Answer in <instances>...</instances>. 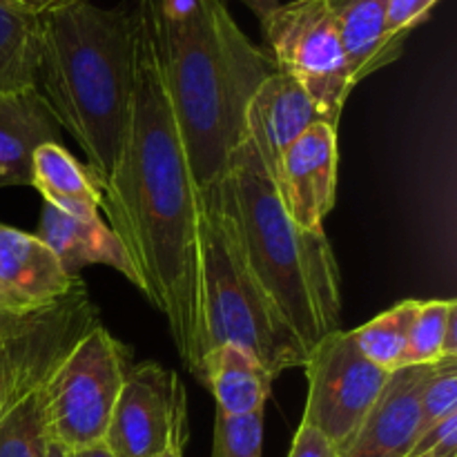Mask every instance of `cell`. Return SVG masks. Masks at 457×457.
Instances as JSON below:
<instances>
[{
    "instance_id": "1",
    "label": "cell",
    "mask_w": 457,
    "mask_h": 457,
    "mask_svg": "<svg viewBox=\"0 0 457 457\" xmlns=\"http://www.w3.org/2000/svg\"><path fill=\"white\" fill-rule=\"evenodd\" d=\"M101 208L141 279V293L163 312L179 357L201 379L196 186L154 56L138 25L128 132L114 174L103 187Z\"/></svg>"
},
{
    "instance_id": "2",
    "label": "cell",
    "mask_w": 457,
    "mask_h": 457,
    "mask_svg": "<svg viewBox=\"0 0 457 457\" xmlns=\"http://www.w3.org/2000/svg\"><path fill=\"white\" fill-rule=\"evenodd\" d=\"M154 56L196 190L219 181L245 141V112L277 71L241 31L223 0H134Z\"/></svg>"
},
{
    "instance_id": "3",
    "label": "cell",
    "mask_w": 457,
    "mask_h": 457,
    "mask_svg": "<svg viewBox=\"0 0 457 457\" xmlns=\"http://www.w3.org/2000/svg\"><path fill=\"white\" fill-rule=\"evenodd\" d=\"M134 80V0L119 7L65 0L40 13L38 89L85 152L101 190L123 150Z\"/></svg>"
},
{
    "instance_id": "4",
    "label": "cell",
    "mask_w": 457,
    "mask_h": 457,
    "mask_svg": "<svg viewBox=\"0 0 457 457\" xmlns=\"http://www.w3.org/2000/svg\"><path fill=\"white\" fill-rule=\"evenodd\" d=\"M217 183L259 284L312 348L342 320V272L328 237L324 230H303L286 214L248 137Z\"/></svg>"
},
{
    "instance_id": "5",
    "label": "cell",
    "mask_w": 457,
    "mask_h": 457,
    "mask_svg": "<svg viewBox=\"0 0 457 457\" xmlns=\"http://www.w3.org/2000/svg\"><path fill=\"white\" fill-rule=\"evenodd\" d=\"M196 205L204 357L212 348L235 344L257 357L272 378L297 366L303 369L311 348L259 284L235 221L223 208L217 181L196 190Z\"/></svg>"
},
{
    "instance_id": "6",
    "label": "cell",
    "mask_w": 457,
    "mask_h": 457,
    "mask_svg": "<svg viewBox=\"0 0 457 457\" xmlns=\"http://www.w3.org/2000/svg\"><path fill=\"white\" fill-rule=\"evenodd\" d=\"M132 351L103 324L89 330L40 391L45 433L74 449L105 440Z\"/></svg>"
},
{
    "instance_id": "7",
    "label": "cell",
    "mask_w": 457,
    "mask_h": 457,
    "mask_svg": "<svg viewBox=\"0 0 457 457\" xmlns=\"http://www.w3.org/2000/svg\"><path fill=\"white\" fill-rule=\"evenodd\" d=\"M262 29L277 70L297 79L321 119L337 128L353 83L326 0L279 3L263 18Z\"/></svg>"
},
{
    "instance_id": "8",
    "label": "cell",
    "mask_w": 457,
    "mask_h": 457,
    "mask_svg": "<svg viewBox=\"0 0 457 457\" xmlns=\"http://www.w3.org/2000/svg\"><path fill=\"white\" fill-rule=\"evenodd\" d=\"M98 324L101 315L85 281L61 302L29 312L25 324L0 342V420L38 395L71 348Z\"/></svg>"
},
{
    "instance_id": "9",
    "label": "cell",
    "mask_w": 457,
    "mask_h": 457,
    "mask_svg": "<svg viewBox=\"0 0 457 457\" xmlns=\"http://www.w3.org/2000/svg\"><path fill=\"white\" fill-rule=\"evenodd\" d=\"M303 369L308 400L302 422L324 433L339 453L378 404L391 373L361 355L353 330L339 328L311 348Z\"/></svg>"
},
{
    "instance_id": "10",
    "label": "cell",
    "mask_w": 457,
    "mask_h": 457,
    "mask_svg": "<svg viewBox=\"0 0 457 457\" xmlns=\"http://www.w3.org/2000/svg\"><path fill=\"white\" fill-rule=\"evenodd\" d=\"M187 393L181 378L159 361L129 369L119 393L105 445L114 457H161L186 451Z\"/></svg>"
},
{
    "instance_id": "11",
    "label": "cell",
    "mask_w": 457,
    "mask_h": 457,
    "mask_svg": "<svg viewBox=\"0 0 457 457\" xmlns=\"http://www.w3.org/2000/svg\"><path fill=\"white\" fill-rule=\"evenodd\" d=\"M286 214L303 230H324L337 201V128L317 120L281 154L272 174Z\"/></svg>"
},
{
    "instance_id": "12",
    "label": "cell",
    "mask_w": 457,
    "mask_h": 457,
    "mask_svg": "<svg viewBox=\"0 0 457 457\" xmlns=\"http://www.w3.org/2000/svg\"><path fill=\"white\" fill-rule=\"evenodd\" d=\"M83 284L62 270L52 248L36 235L0 223V303L31 312L61 302Z\"/></svg>"
},
{
    "instance_id": "13",
    "label": "cell",
    "mask_w": 457,
    "mask_h": 457,
    "mask_svg": "<svg viewBox=\"0 0 457 457\" xmlns=\"http://www.w3.org/2000/svg\"><path fill=\"white\" fill-rule=\"evenodd\" d=\"M437 364L391 373L378 404L337 457H409L420 436V395Z\"/></svg>"
},
{
    "instance_id": "14",
    "label": "cell",
    "mask_w": 457,
    "mask_h": 457,
    "mask_svg": "<svg viewBox=\"0 0 457 457\" xmlns=\"http://www.w3.org/2000/svg\"><path fill=\"white\" fill-rule=\"evenodd\" d=\"M317 120L324 119L315 101L290 74L277 70L259 85L245 112V137L270 179L281 154Z\"/></svg>"
},
{
    "instance_id": "15",
    "label": "cell",
    "mask_w": 457,
    "mask_h": 457,
    "mask_svg": "<svg viewBox=\"0 0 457 457\" xmlns=\"http://www.w3.org/2000/svg\"><path fill=\"white\" fill-rule=\"evenodd\" d=\"M62 128L38 87L0 92V187L31 186L34 152L61 143Z\"/></svg>"
},
{
    "instance_id": "16",
    "label": "cell",
    "mask_w": 457,
    "mask_h": 457,
    "mask_svg": "<svg viewBox=\"0 0 457 457\" xmlns=\"http://www.w3.org/2000/svg\"><path fill=\"white\" fill-rule=\"evenodd\" d=\"M36 237L45 241L47 248H52L67 275L79 277V270L87 266H107L120 272L129 284L141 290V279H138L123 244L98 217H71L43 201Z\"/></svg>"
},
{
    "instance_id": "17",
    "label": "cell",
    "mask_w": 457,
    "mask_h": 457,
    "mask_svg": "<svg viewBox=\"0 0 457 457\" xmlns=\"http://www.w3.org/2000/svg\"><path fill=\"white\" fill-rule=\"evenodd\" d=\"M346 54L353 87L404 54L386 31L388 0H326Z\"/></svg>"
},
{
    "instance_id": "18",
    "label": "cell",
    "mask_w": 457,
    "mask_h": 457,
    "mask_svg": "<svg viewBox=\"0 0 457 457\" xmlns=\"http://www.w3.org/2000/svg\"><path fill=\"white\" fill-rule=\"evenodd\" d=\"M201 382L212 391L217 411L226 415H253L266 406L275 378L248 351L223 344L205 353Z\"/></svg>"
},
{
    "instance_id": "19",
    "label": "cell",
    "mask_w": 457,
    "mask_h": 457,
    "mask_svg": "<svg viewBox=\"0 0 457 457\" xmlns=\"http://www.w3.org/2000/svg\"><path fill=\"white\" fill-rule=\"evenodd\" d=\"M31 187L45 204L79 219H96L103 190L89 168H83L61 143H45L34 152Z\"/></svg>"
},
{
    "instance_id": "20",
    "label": "cell",
    "mask_w": 457,
    "mask_h": 457,
    "mask_svg": "<svg viewBox=\"0 0 457 457\" xmlns=\"http://www.w3.org/2000/svg\"><path fill=\"white\" fill-rule=\"evenodd\" d=\"M40 16L0 4V92L38 87Z\"/></svg>"
},
{
    "instance_id": "21",
    "label": "cell",
    "mask_w": 457,
    "mask_h": 457,
    "mask_svg": "<svg viewBox=\"0 0 457 457\" xmlns=\"http://www.w3.org/2000/svg\"><path fill=\"white\" fill-rule=\"evenodd\" d=\"M418 306V299H404L375 320L366 321L364 326L353 330V337H355L361 355L369 357L375 366H379L386 373L404 369L409 330Z\"/></svg>"
},
{
    "instance_id": "22",
    "label": "cell",
    "mask_w": 457,
    "mask_h": 457,
    "mask_svg": "<svg viewBox=\"0 0 457 457\" xmlns=\"http://www.w3.org/2000/svg\"><path fill=\"white\" fill-rule=\"evenodd\" d=\"M43 453L45 420L38 393L0 420V457H43Z\"/></svg>"
},
{
    "instance_id": "23",
    "label": "cell",
    "mask_w": 457,
    "mask_h": 457,
    "mask_svg": "<svg viewBox=\"0 0 457 457\" xmlns=\"http://www.w3.org/2000/svg\"><path fill=\"white\" fill-rule=\"evenodd\" d=\"M453 299H428L420 302L409 330L404 366H427L442 361V337Z\"/></svg>"
},
{
    "instance_id": "24",
    "label": "cell",
    "mask_w": 457,
    "mask_h": 457,
    "mask_svg": "<svg viewBox=\"0 0 457 457\" xmlns=\"http://www.w3.org/2000/svg\"><path fill=\"white\" fill-rule=\"evenodd\" d=\"M263 411L253 415H214L212 457H262Z\"/></svg>"
},
{
    "instance_id": "25",
    "label": "cell",
    "mask_w": 457,
    "mask_h": 457,
    "mask_svg": "<svg viewBox=\"0 0 457 457\" xmlns=\"http://www.w3.org/2000/svg\"><path fill=\"white\" fill-rule=\"evenodd\" d=\"M457 413V357H446L420 395V433Z\"/></svg>"
},
{
    "instance_id": "26",
    "label": "cell",
    "mask_w": 457,
    "mask_h": 457,
    "mask_svg": "<svg viewBox=\"0 0 457 457\" xmlns=\"http://www.w3.org/2000/svg\"><path fill=\"white\" fill-rule=\"evenodd\" d=\"M440 0H388L386 4V31L395 43L406 45L411 31L428 21L433 7Z\"/></svg>"
},
{
    "instance_id": "27",
    "label": "cell",
    "mask_w": 457,
    "mask_h": 457,
    "mask_svg": "<svg viewBox=\"0 0 457 457\" xmlns=\"http://www.w3.org/2000/svg\"><path fill=\"white\" fill-rule=\"evenodd\" d=\"M420 455L457 457V413L420 433L409 457Z\"/></svg>"
},
{
    "instance_id": "28",
    "label": "cell",
    "mask_w": 457,
    "mask_h": 457,
    "mask_svg": "<svg viewBox=\"0 0 457 457\" xmlns=\"http://www.w3.org/2000/svg\"><path fill=\"white\" fill-rule=\"evenodd\" d=\"M288 457H337V449L330 445L324 433H320L311 424L302 422V427L295 433Z\"/></svg>"
},
{
    "instance_id": "29",
    "label": "cell",
    "mask_w": 457,
    "mask_h": 457,
    "mask_svg": "<svg viewBox=\"0 0 457 457\" xmlns=\"http://www.w3.org/2000/svg\"><path fill=\"white\" fill-rule=\"evenodd\" d=\"M442 357H457V302L453 299L446 315L445 337H442Z\"/></svg>"
},
{
    "instance_id": "30",
    "label": "cell",
    "mask_w": 457,
    "mask_h": 457,
    "mask_svg": "<svg viewBox=\"0 0 457 457\" xmlns=\"http://www.w3.org/2000/svg\"><path fill=\"white\" fill-rule=\"evenodd\" d=\"M27 317H29V312H13L0 303V342H3V339H7L9 335L16 333V330L25 324Z\"/></svg>"
},
{
    "instance_id": "31",
    "label": "cell",
    "mask_w": 457,
    "mask_h": 457,
    "mask_svg": "<svg viewBox=\"0 0 457 457\" xmlns=\"http://www.w3.org/2000/svg\"><path fill=\"white\" fill-rule=\"evenodd\" d=\"M61 3H65V0H0V4H7V7L21 9V12L27 13H36V16L49 12V9H54Z\"/></svg>"
},
{
    "instance_id": "32",
    "label": "cell",
    "mask_w": 457,
    "mask_h": 457,
    "mask_svg": "<svg viewBox=\"0 0 457 457\" xmlns=\"http://www.w3.org/2000/svg\"><path fill=\"white\" fill-rule=\"evenodd\" d=\"M223 3H228V0H223ZM237 3H241L244 7H248L250 12L259 18V22H262L263 18H266L268 13H270L272 9L279 4V0H237Z\"/></svg>"
},
{
    "instance_id": "33",
    "label": "cell",
    "mask_w": 457,
    "mask_h": 457,
    "mask_svg": "<svg viewBox=\"0 0 457 457\" xmlns=\"http://www.w3.org/2000/svg\"><path fill=\"white\" fill-rule=\"evenodd\" d=\"M71 453H74V451H71L70 446L62 445L61 440H56V437H52V436H47V433H45V453H43V457H71Z\"/></svg>"
},
{
    "instance_id": "34",
    "label": "cell",
    "mask_w": 457,
    "mask_h": 457,
    "mask_svg": "<svg viewBox=\"0 0 457 457\" xmlns=\"http://www.w3.org/2000/svg\"><path fill=\"white\" fill-rule=\"evenodd\" d=\"M71 457H114L112 451L107 449L105 442H96V445L83 446V449H74Z\"/></svg>"
},
{
    "instance_id": "35",
    "label": "cell",
    "mask_w": 457,
    "mask_h": 457,
    "mask_svg": "<svg viewBox=\"0 0 457 457\" xmlns=\"http://www.w3.org/2000/svg\"><path fill=\"white\" fill-rule=\"evenodd\" d=\"M161 457H183V451H172V453H165Z\"/></svg>"
},
{
    "instance_id": "36",
    "label": "cell",
    "mask_w": 457,
    "mask_h": 457,
    "mask_svg": "<svg viewBox=\"0 0 457 457\" xmlns=\"http://www.w3.org/2000/svg\"><path fill=\"white\" fill-rule=\"evenodd\" d=\"M420 457H433V455H420Z\"/></svg>"
}]
</instances>
